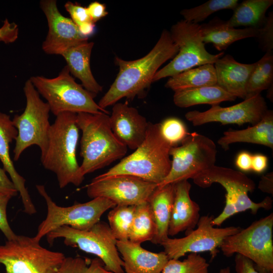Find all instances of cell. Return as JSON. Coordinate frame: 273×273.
Wrapping results in <instances>:
<instances>
[{"label": "cell", "instance_id": "1", "mask_svg": "<svg viewBox=\"0 0 273 273\" xmlns=\"http://www.w3.org/2000/svg\"><path fill=\"white\" fill-rule=\"evenodd\" d=\"M178 52V47L173 41L169 31L164 29L153 48L144 57L132 61L116 57L115 63L119 72L98 105L105 109L122 98L132 100L144 96L158 69L173 59Z\"/></svg>", "mask_w": 273, "mask_h": 273}, {"label": "cell", "instance_id": "2", "mask_svg": "<svg viewBox=\"0 0 273 273\" xmlns=\"http://www.w3.org/2000/svg\"><path fill=\"white\" fill-rule=\"evenodd\" d=\"M76 116L66 112L56 116L51 126L46 152L40 158L44 168L56 175L61 189L70 184L78 186L84 178L76 159L79 136Z\"/></svg>", "mask_w": 273, "mask_h": 273}, {"label": "cell", "instance_id": "3", "mask_svg": "<svg viewBox=\"0 0 273 273\" xmlns=\"http://www.w3.org/2000/svg\"><path fill=\"white\" fill-rule=\"evenodd\" d=\"M76 122L82 132L80 155L82 158L80 165L82 174L94 172L122 158L127 147L112 130L107 113L77 114Z\"/></svg>", "mask_w": 273, "mask_h": 273}, {"label": "cell", "instance_id": "4", "mask_svg": "<svg viewBox=\"0 0 273 273\" xmlns=\"http://www.w3.org/2000/svg\"><path fill=\"white\" fill-rule=\"evenodd\" d=\"M171 148L160 132L159 123L149 122L145 139L134 152L97 177L129 175L158 185L169 172Z\"/></svg>", "mask_w": 273, "mask_h": 273}, {"label": "cell", "instance_id": "5", "mask_svg": "<svg viewBox=\"0 0 273 273\" xmlns=\"http://www.w3.org/2000/svg\"><path fill=\"white\" fill-rule=\"evenodd\" d=\"M198 186L206 188L213 183L221 185L226 191L225 204L221 213L213 218V226H220L225 220L238 213L250 210L256 214L261 208L269 210L272 207V200L269 197L262 201L255 203L248 196L255 189V184L243 172L230 168L212 166L192 178Z\"/></svg>", "mask_w": 273, "mask_h": 273}, {"label": "cell", "instance_id": "6", "mask_svg": "<svg viewBox=\"0 0 273 273\" xmlns=\"http://www.w3.org/2000/svg\"><path fill=\"white\" fill-rule=\"evenodd\" d=\"M70 74L66 66L55 78L35 76L29 79L39 94L47 100L50 111L56 116L66 112L108 114L95 102V96L77 83Z\"/></svg>", "mask_w": 273, "mask_h": 273}, {"label": "cell", "instance_id": "7", "mask_svg": "<svg viewBox=\"0 0 273 273\" xmlns=\"http://www.w3.org/2000/svg\"><path fill=\"white\" fill-rule=\"evenodd\" d=\"M36 189L44 198L47 206L46 218L38 227L35 239L40 241L42 237L56 229L64 225L84 231L87 230L100 221L102 215L116 204L102 197L92 199L83 203L62 207L57 205L46 191L43 185H37Z\"/></svg>", "mask_w": 273, "mask_h": 273}, {"label": "cell", "instance_id": "8", "mask_svg": "<svg viewBox=\"0 0 273 273\" xmlns=\"http://www.w3.org/2000/svg\"><path fill=\"white\" fill-rule=\"evenodd\" d=\"M65 258L42 247L34 237L17 235L0 245V265L6 273H57Z\"/></svg>", "mask_w": 273, "mask_h": 273}, {"label": "cell", "instance_id": "9", "mask_svg": "<svg viewBox=\"0 0 273 273\" xmlns=\"http://www.w3.org/2000/svg\"><path fill=\"white\" fill-rule=\"evenodd\" d=\"M47 238L50 244L57 238H63L66 246L77 247L97 256L108 270L112 273H124L123 261L116 247L117 240L109 224L104 221H100L84 231L62 226L49 233Z\"/></svg>", "mask_w": 273, "mask_h": 273}, {"label": "cell", "instance_id": "10", "mask_svg": "<svg viewBox=\"0 0 273 273\" xmlns=\"http://www.w3.org/2000/svg\"><path fill=\"white\" fill-rule=\"evenodd\" d=\"M23 90L26 101L25 110L21 115H16L12 120L18 131L13 150L15 161L19 160L25 150L32 145L40 148L42 157L48 147L51 126L49 120L50 107L40 99L30 79L25 82Z\"/></svg>", "mask_w": 273, "mask_h": 273}, {"label": "cell", "instance_id": "11", "mask_svg": "<svg viewBox=\"0 0 273 273\" xmlns=\"http://www.w3.org/2000/svg\"><path fill=\"white\" fill-rule=\"evenodd\" d=\"M272 229L271 213L226 237L220 248L227 257L241 255L255 263L261 273H272Z\"/></svg>", "mask_w": 273, "mask_h": 273}, {"label": "cell", "instance_id": "12", "mask_svg": "<svg viewBox=\"0 0 273 273\" xmlns=\"http://www.w3.org/2000/svg\"><path fill=\"white\" fill-rule=\"evenodd\" d=\"M169 32L173 41L178 47V52L170 63L157 72L153 82L195 67L214 64L223 56V52L213 55L207 52L199 24L183 19L173 25Z\"/></svg>", "mask_w": 273, "mask_h": 273}, {"label": "cell", "instance_id": "13", "mask_svg": "<svg viewBox=\"0 0 273 273\" xmlns=\"http://www.w3.org/2000/svg\"><path fill=\"white\" fill-rule=\"evenodd\" d=\"M180 144L170 148V169L158 187L192 179L215 165L216 146L207 136L196 132L189 133Z\"/></svg>", "mask_w": 273, "mask_h": 273}, {"label": "cell", "instance_id": "14", "mask_svg": "<svg viewBox=\"0 0 273 273\" xmlns=\"http://www.w3.org/2000/svg\"><path fill=\"white\" fill-rule=\"evenodd\" d=\"M213 218L212 216H203L199 218L197 228L189 231L185 237H168L164 240L160 245L168 259H178L188 253L203 252H209L212 258H214L223 240L241 230L240 227L234 226L214 228L211 223Z\"/></svg>", "mask_w": 273, "mask_h": 273}, {"label": "cell", "instance_id": "15", "mask_svg": "<svg viewBox=\"0 0 273 273\" xmlns=\"http://www.w3.org/2000/svg\"><path fill=\"white\" fill-rule=\"evenodd\" d=\"M157 187V184L124 174L96 176L86 186L89 198H105L120 206H135L148 202Z\"/></svg>", "mask_w": 273, "mask_h": 273}, {"label": "cell", "instance_id": "16", "mask_svg": "<svg viewBox=\"0 0 273 273\" xmlns=\"http://www.w3.org/2000/svg\"><path fill=\"white\" fill-rule=\"evenodd\" d=\"M267 110L264 98L258 94L230 107L213 105L205 111H191L185 114V117L194 126L212 122L223 125L249 123L254 125L261 120Z\"/></svg>", "mask_w": 273, "mask_h": 273}, {"label": "cell", "instance_id": "17", "mask_svg": "<svg viewBox=\"0 0 273 273\" xmlns=\"http://www.w3.org/2000/svg\"><path fill=\"white\" fill-rule=\"evenodd\" d=\"M40 6L49 27L47 36L42 44L46 54L61 55L69 48L88 41L87 38L80 35L77 26L71 19L60 12L56 1L43 0Z\"/></svg>", "mask_w": 273, "mask_h": 273}, {"label": "cell", "instance_id": "18", "mask_svg": "<svg viewBox=\"0 0 273 273\" xmlns=\"http://www.w3.org/2000/svg\"><path fill=\"white\" fill-rule=\"evenodd\" d=\"M110 125L115 136L127 148L136 150L145 139L149 122L138 110L125 103L113 105Z\"/></svg>", "mask_w": 273, "mask_h": 273}, {"label": "cell", "instance_id": "19", "mask_svg": "<svg viewBox=\"0 0 273 273\" xmlns=\"http://www.w3.org/2000/svg\"><path fill=\"white\" fill-rule=\"evenodd\" d=\"M126 273H161L169 260L163 251L155 253L130 240L116 241Z\"/></svg>", "mask_w": 273, "mask_h": 273}, {"label": "cell", "instance_id": "20", "mask_svg": "<svg viewBox=\"0 0 273 273\" xmlns=\"http://www.w3.org/2000/svg\"><path fill=\"white\" fill-rule=\"evenodd\" d=\"M191 185L188 180L174 184V198L168 235L174 236L197 225L200 218L199 205L190 196Z\"/></svg>", "mask_w": 273, "mask_h": 273}, {"label": "cell", "instance_id": "21", "mask_svg": "<svg viewBox=\"0 0 273 273\" xmlns=\"http://www.w3.org/2000/svg\"><path fill=\"white\" fill-rule=\"evenodd\" d=\"M18 131L9 115L0 112V160L4 169L8 172L17 191L19 193L24 206V212L32 215L36 212L27 189L25 178L16 171L10 154V144L16 140Z\"/></svg>", "mask_w": 273, "mask_h": 273}, {"label": "cell", "instance_id": "22", "mask_svg": "<svg viewBox=\"0 0 273 273\" xmlns=\"http://www.w3.org/2000/svg\"><path fill=\"white\" fill-rule=\"evenodd\" d=\"M255 65L256 62H238L230 54L222 56L214 64L216 84L236 98L245 100L247 82Z\"/></svg>", "mask_w": 273, "mask_h": 273}, {"label": "cell", "instance_id": "23", "mask_svg": "<svg viewBox=\"0 0 273 273\" xmlns=\"http://www.w3.org/2000/svg\"><path fill=\"white\" fill-rule=\"evenodd\" d=\"M94 43L88 41L73 46L61 56L67 63L69 72L79 79L82 86L96 96L103 87L96 81L92 72L90 58Z\"/></svg>", "mask_w": 273, "mask_h": 273}, {"label": "cell", "instance_id": "24", "mask_svg": "<svg viewBox=\"0 0 273 273\" xmlns=\"http://www.w3.org/2000/svg\"><path fill=\"white\" fill-rule=\"evenodd\" d=\"M236 143L261 145L273 149V111H267L257 124L241 130L224 131L217 143L226 151L230 145Z\"/></svg>", "mask_w": 273, "mask_h": 273}, {"label": "cell", "instance_id": "25", "mask_svg": "<svg viewBox=\"0 0 273 273\" xmlns=\"http://www.w3.org/2000/svg\"><path fill=\"white\" fill-rule=\"evenodd\" d=\"M174 198V184L158 187L148 202L156 225V233L151 241L161 244L168 238V231Z\"/></svg>", "mask_w": 273, "mask_h": 273}, {"label": "cell", "instance_id": "26", "mask_svg": "<svg viewBox=\"0 0 273 273\" xmlns=\"http://www.w3.org/2000/svg\"><path fill=\"white\" fill-rule=\"evenodd\" d=\"M204 43H211L218 51L226 50L235 41L249 37H256L257 29H237L230 26L226 21L215 17L208 23L200 25Z\"/></svg>", "mask_w": 273, "mask_h": 273}, {"label": "cell", "instance_id": "27", "mask_svg": "<svg viewBox=\"0 0 273 273\" xmlns=\"http://www.w3.org/2000/svg\"><path fill=\"white\" fill-rule=\"evenodd\" d=\"M236 98L216 84L174 92L173 100L176 106L188 108L200 104L218 105Z\"/></svg>", "mask_w": 273, "mask_h": 273}, {"label": "cell", "instance_id": "28", "mask_svg": "<svg viewBox=\"0 0 273 273\" xmlns=\"http://www.w3.org/2000/svg\"><path fill=\"white\" fill-rule=\"evenodd\" d=\"M272 4V0L243 1L237 4L233 15L226 22L234 28L244 26L258 29L263 24L266 12Z\"/></svg>", "mask_w": 273, "mask_h": 273}, {"label": "cell", "instance_id": "29", "mask_svg": "<svg viewBox=\"0 0 273 273\" xmlns=\"http://www.w3.org/2000/svg\"><path fill=\"white\" fill-rule=\"evenodd\" d=\"M214 64H207L192 68L170 77L165 87L174 92L216 85Z\"/></svg>", "mask_w": 273, "mask_h": 273}, {"label": "cell", "instance_id": "30", "mask_svg": "<svg viewBox=\"0 0 273 273\" xmlns=\"http://www.w3.org/2000/svg\"><path fill=\"white\" fill-rule=\"evenodd\" d=\"M273 84V53H265L257 62L248 79L246 99L260 94Z\"/></svg>", "mask_w": 273, "mask_h": 273}, {"label": "cell", "instance_id": "31", "mask_svg": "<svg viewBox=\"0 0 273 273\" xmlns=\"http://www.w3.org/2000/svg\"><path fill=\"white\" fill-rule=\"evenodd\" d=\"M155 233L156 225L148 202L135 205L129 240L139 244L151 241Z\"/></svg>", "mask_w": 273, "mask_h": 273}, {"label": "cell", "instance_id": "32", "mask_svg": "<svg viewBox=\"0 0 273 273\" xmlns=\"http://www.w3.org/2000/svg\"><path fill=\"white\" fill-rule=\"evenodd\" d=\"M135 206L116 205L108 214L109 225L117 240H129Z\"/></svg>", "mask_w": 273, "mask_h": 273}, {"label": "cell", "instance_id": "33", "mask_svg": "<svg viewBox=\"0 0 273 273\" xmlns=\"http://www.w3.org/2000/svg\"><path fill=\"white\" fill-rule=\"evenodd\" d=\"M238 0H210L200 6L184 9L180 15L184 20L199 24L215 12L224 10H234L239 3Z\"/></svg>", "mask_w": 273, "mask_h": 273}, {"label": "cell", "instance_id": "34", "mask_svg": "<svg viewBox=\"0 0 273 273\" xmlns=\"http://www.w3.org/2000/svg\"><path fill=\"white\" fill-rule=\"evenodd\" d=\"M57 273H112L105 267L98 257L89 259L82 257H65Z\"/></svg>", "mask_w": 273, "mask_h": 273}, {"label": "cell", "instance_id": "35", "mask_svg": "<svg viewBox=\"0 0 273 273\" xmlns=\"http://www.w3.org/2000/svg\"><path fill=\"white\" fill-rule=\"evenodd\" d=\"M209 264L197 253H190L183 261L170 259L161 273H208Z\"/></svg>", "mask_w": 273, "mask_h": 273}, {"label": "cell", "instance_id": "36", "mask_svg": "<svg viewBox=\"0 0 273 273\" xmlns=\"http://www.w3.org/2000/svg\"><path fill=\"white\" fill-rule=\"evenodd\" d=\"M160 132L171 147H176L189 132L185 123L176 117H169L159 123Z\"/></svg>", "mask_w": 273, "mask_h": 273}, {"label": "cell", "instance_id": "37", "mask_svg": "<svg viewBox=\"0 0 273 273\" xmlns=\"http://www.w3.org/2000/svg\"><path fill=\"white\" fill-rule=\"evenodd\" d=\"M18 193L16 190H0V230L8 240L14 239L17 236L8 223L7 207L10 200Z\"/></svg>", "mask_w": 273, "mask_h": 273}, {"label": "cell", "instance_id": "38", "mask_svg": "<svg viewBox=\"0 0 273 273\" xmlns=\"http://www.w3.org/2000/svg\"><path fill=\"white\" fill-rule=\"evenodd\" d=\"M259 46L265 53L272 52L273 49V12L268 13L263 24L257 29L256 37Z\"/></svg>", "mask_w": 273, "mask_h": 273}, {"label": "cell", "instance_id": "39", "mask_svg": "<svg viewBox=\"0 0 273 273\" xmlns=\"http://www.w3.org/2000/svg\"><path fill=\"white\" fill-rule=\"evenodd\" d=\"M64 7L69 13L71 20L77 26L86 22H92L86 7L71 2H67Z\"/></svg>", "mask_w": 273, "mask_h": 273}, {"label": "cell", "instance_id": "40", "mask_svg": "<svg viewBox=\"0 0 273 273\" xmlns=\"http://www.w3.org/2000/svg\"><path fill=\"white\" fill-rule=\"evenodd\" d=\"M18 32V25L14 22H9L6 19L0 28V41L5 43L13 42L17 39Z\"/></svg>", "mask_w": 273, "mask_h": 273}, {"label": "cell", "instance_id": "41", "mask_svg": "<svg viewBox=\"0 0 273 273\" xmlns=\"http://www.w3.org/2000/svg\"><path fill=\"white\" fill-rule=\"evenodd\" d=\"M86 8L90 20L95 24L108 14L105 5L97 1L92 2Z\"/></svg>", "mask_w": 273, "mask_h": 273}, {"label": "cell", "instance_id": "42", "mask_svg": "<svg viewBox=\"0 0 273 273\" xmlns=\"http://www.w3.org/2000/svg\"><path fill=\"white\" fill-rule=\"evenodd\" d=\"M235 262L237 273H259L255 269L253 262L241 255H236Z\"/></svg>", "mask_w": 273, "mask_h": 273}, {"label": "cell", "instance_id": "43", "mask_svg": "<svg viewBox=\"0 0 273 273\" xmlns=\"http://www.w3.org/2000/svg\"><path fill=\"white\" fill-rule=\"evenodd\" d=\"M252 157L249 152L242 151L237 156L235 160L236 166L241 171L247 172L251 170Z\"/></svg>", "mask_w": 273, "mask_h": 273}, {"label": "cell", "instance_id": "44", "mask_svg": "<svg viewBox=\"0 0 273 273\" xmlns=\"http://www.w3.org/2000/svg\"><path fill=\"white\" fill-rule=\"evenodd\" d=\"M268 165L267 157L262 154H257L252 155L251 170L260 173L265 170Z\"/></svg>", "mask_w": 273, "mask_h": 273}, {"label": "cell", "instance_id": "45", "mask_svg": "<svg viewBox=\"0 0 273 273\" xmlns=\"http://www.w3.org/2000/svg\"><path fill=\"white\" fill-rule=\"evenodd\" d=\"M258 188L262 192L272 194L273 173L270 172L263 175L258 185Z\"/></svg>", "mask_w": 273, "mask_h": 273}, {"label": "cell", "instance_id": "46", "mask_svg": "<svg viewBox=\"0 0 273 273\" xmlns=\"http://www.w3.org/2000/svg\"><path fill=\"white\" fill-rule=\"evenodd\" d=\"M0 190H16L14 184L6 174V171L1 168H0Z\"/></svg>", "mask_w": 273, "mask_h": 273}, {"label": "cell", "instance_id": "47", "mask_svg": "<svg viewBox=\"0 0 273 273\" xmlns=\"http://www.w3.org/2000/svg\"><path fill=\"white\" fill-rule=\"evenodd\" d=\"M77 27L80 35L85 38H88L95 30V24L92 22L84 23Z\"/></svg>", "mask_w": 273, "mask_h": 273}, {"label": "cell", "instance_id": "48", "mask_svg": "<svg viewBox=\"0 0 273 273\" xmlns=\"http://www.w3.org/2000/svg\"><path fill=\"white\" fill-rule=\"evenodd\" d=\"M272 93H273V84H272L268 89H267V98L272 102Z\"/></svg>", "mask_w": 273, "mask_h": 273}, {"label": "cell", "instance_id": "49", "mask_svg": "<svg viewBox=\"0 0 273 273\" xmlns=\"http://www.w3.org/2000/svg\"><path fill=\"white\" fill-rule=\"evenodd\" d=\"M219 273H231L230 268L226 267L220 270Z\"/></svg>", "mask_w": 273, "mask_h": 273}]
</instances>
